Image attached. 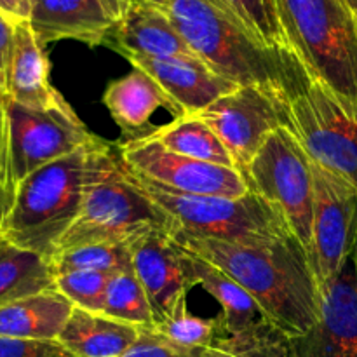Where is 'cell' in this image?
Masks as SVG:
<instances>
[{
	"mask_svg": "<svg viewBox=\"0 0 357 357\" xmlns=\"http://www.w3.org/2000/svg\"><path fill=\"white\" fill-rule=\"evenodd\" d=\"M171 237L243 286L257 303L261 319L289 340L305 335L316 324L323 295L309 251L293 234L251 243Z\"/></svg>",
	"mask_w": 357,
	"mask_h": 357,
	"instance_id": "1",
	"label": "cell"
},
{
	"mask_svg": "<svg viewBox=\"0 0 357 357\" xmlns=\"http://www.w3.org/2000/svg\"><path fill=\"white\" fill-rule=\"evenodd\" d=\"M164 9L194 54L237 86H257L282 100L295 52L255 37L216 0H166Z\"/></svg>",
	"mask_w": 357,
	"mask_h": 357,
	"instance_id": "2",
	"label": "cell"
},
{
	"mask_svg": "<svg viewBox=\"0 0 357 357\" xmlns=\"http://www.w3.org/2000/svg\"><path fill=\"white\" fill-rule=\"evenodd\" d=\"M155 230L171 234V220L122 162L117 143L100 138L87 171L79 216L58 251L100 243L131 246Z\"/></svg>",
	"mask_w": 357,
	"mask_h": 357,
	"instance_id": "3",
	"label": "cell"
},
{
	"mask_svg": "<svg viewBox=\"0 0 357 357\" xmlns=\"http://www.w3.org/2000/svg\"><path fill=\"white\" fill-rule=\"evenodd\" d=\"M288 47L357 121V14L349 0H275Z\"/></svg>",
	"mask_w": 357,
	"mask_h": 357,
	"instance_id": "4",
	"label": "cell"
},
{
	"mask_svg": "<svg viewBox=\"0 0 357 357\" xmlns=\"http://www.w3.org/2000/svg\"><path fill=\"white\" fill-rule=\"evenodd\" d=\"M94 136L75 152L49 162L16 187L0 236L14 246L51 260L77 220L93 152Z\"/></svg>",
	"mask_w": 357,
	"mask_h": 357,
	"instance_id": "5",
	"label": "cell"
},
{
	"mask_svg": "<svg viewBox=\"0 0 357 357\" xmlns=\"http://www.w3.org/2000/svg\"><path fill=\"white\" fill-rule=\"evenodd\" d=\"M94 138L65 98L31 108L0 94V185L10 195L17 185L49 162L75 152Z\"/></svg>",
	"mask_w": 357,
	"mask_h": 357,
	"instance_id": "6",
	"label": "cell"
},
{
	"mask_svg": "<svg viewBox=\"0 0 357 357\" xmlns=\"http://www.w3.org/2000/svg\"><path fill=\"white\" fill-rule=\"evenodd\" d=\"M132 176L171 220V236L251 243L261 237L293 234L281 213L253 192L244 197L188 195L143 176Z\"/></svg>",
	"mask_w": 357,
	"mask_h": 357,
	"instance_id": "7",
	"label": "cell"
},
{
	"mask_svg": "<svg viewBox=\"0 0 357 357\" xmlns=\"http://www.w3.org/2000/svg\"><path fill=\"white\" fill-rule=\"evenodd\" d=\"M286 124L323 167L338 174L357 190V121L307 73L295 58L282 93Z\"/></svg>",
	"mask_w": 357,
	"mask_h": 357,
	"instance_id": "8",
	"label": "cell"
},
{
	"mask_svg": "<svg viewBox=\"0 0 357 357\" xmlns=\"http://www.w3.org/2000/svg\"><path fill=\"white\" fill-rule=\"evenodd\" d=\"M250 192L271 202L309 251L312 239V159L295 132L282 126L244 169Z\"/></svg>",
	"mask_w": 357,
	"mask_h": 357,
	"instance_id": "9",
	"label": "cell"
},
{
	"mask_svg": "<svg viewBox=\"0 0 357 357\" xmlns=\"http://www.w3.org/2000/svg\"><path fill=\"white\" fill-rule=\"evenodd\" d=\"M314 209L309 257L319 289L335 281L354 253L357 190L338 174L312 160Z\"/></svg>",
	"mask_w": 357,
	"mask_h": 357,
	"instance_id": "10",
	"label": "cell"
},
{
	"mask_svg": "<svg viewBox=\"0 0 357 357\" xmlns=\"http://www.w3.org/2000/svg\"><path fill=\"white\" fill-rule=\"evenodd\" d=\"M117 146L122 162L132 174L173 192L213 197H244L250 194L241 171L174 153L149 136L117 143Z\"/></svg>",
	"mask_w": 357,
	"mask_h": 357,
	"instance_id": "11",
	"label": "cell"
},
{
	"mask_svg": "<svg viewBox=\"0 0 357 357\" xmlns=\"http://www.w3.org/2000/svg\"><path fill=\"white\" fill-rule=\"evenodd\" d=\"M190 115L201 119L215 131L236 159L241 173H244L272 132L288 126L282 100L257 86H239Z\"/></svg>",
	"mask_w": 357,
	"mask_h": 357,
	"instance_id": "12",
	"label": "cell"
},
{
	"mask_svg": "<svg viewBox=\"0 0 357 357\" xmlns=\"http://www.w3.org/2000/svg\"><path fill=\"white\" fill-rule=\"evenodd\" d=\"M131 264L142 282L153 316V326L166 321L197 284L192 255L171 237L155 230L129 246Z\"/></svg>",
	"mask_w": 357,
	"mask_h": 357,
	"instance_id": "13",
	"label": "cell"
},
{
	"mask_svg": "<svg viewBox=\"0 0 357 357\" xmlns=\"http://www.w3.org/2000/svg\"><path fill=\"white\" fill-rule=\"evenodd\" d=\"M316 324L291 338L293 357H357V278L352 257L321 291Z\"/></svg>",
	"mask_w": 357,
	"mask_h": 357,
	"instance_id": "14",
	"label": "cell"
},
{
	"mask_svg": "<svg viewBox=\"0 0 357 357\" xmlns=\"http://www.w3.org/2000/svg\"><path fill=\"white\" fill-rule=\"evenodd\" d=\"M28 23L42 45L77 40L96 47L107 45L117 20L103 0H30Z\"/></svg>",
	"mask_w": 357,
	"mask_h": 357,
	"instance_id": "15",
	"label": "cell"
},
{
	"mask_svg": "<svg viewBox=\"0 0 357 357\" xmlns=\"http://www.w3.org/2000/svg\"><path fill=\"white\" fill-rule=\"evenodd\" d=\"M107 45L124 58H197L167 10L149 0H129Z\"/></svg>",
	"mask_w": 357,
	"mask_h": 357,
	"instance_id": "16",
	"label": "cell"
},
{
	"mask_svg": "<svg viewBox=\"0 0 357 357\" xmlns=\"http://www.w3.org/2000/svg\"><path fill=\"white\" fill-rule=\"evenodd\" d=\"M126 59L135 68L149 73L166 91L181 115L195 114L239 87L213 72L199 58L129 56Z\"/></svg>",
	"mask_w": 357,
	"mask_h": 357,
	"instance_id": "17",
	"label": "cell"
},
{
	"mask_svg": "<svg viewBox=\"0 0 357 357\" xmlns=\"http://www.w3.org/2000/svg\"><path fill=\"white\" fill-rule=\"evenodd\" d=\"M3 93L31 108H47L61 98L49 82V59L28 21L14 24L3 73Z\"/></svg>",
	"mask_w": 357,
	"mask_h": 357,
	"instance_id": "18",
	"label": "cell"
},
{
	"mask_svg": "<svg viewBox=\"0 0 357 357\" xmlns=\"http://www.w3.org/2000/svg\"><path fill=\"white\" fill-rule=\"evenodd\" d=\"M103 103L121 128L122 136L128 138L126 142L143 138L152 131L153 128H150L149 122L157 108H166L174 119L181 115L166 91L149 73L135 66L128 75L108 84Z\"/></svg>",
	"mask_w": 357,
	"mask_h": 357,
	"instance_id": "19",
	"label": "cell"
},
{
	"mask_svg": "<svg viewBox=\"0 0 357 357\" xmlns=\"http://www.w3.org/2000/svg\"><path fill=\"white\" fill-rule=\"evenodd\" d=\"M73 303L58 289L37 293L0 307V337L58 340Z\"/></svg>",
	"mask_w": 357,
	"mask_h": 357,
	"instance_id": "20",
	"label": "cell"
},
{
	"mask_svg": "<svg viewBox=\"0 0 357 357\" xmlns=\"http://www.w3.org/2000/svg\"><path fill=\"white\" fill-rule=\"evenodd\" d=\"M139 330L105 314L73 307L58 340L73 357H121L138 340Z\"/></svg>",
	"mask_w": 357,
	"mask_h": 357,
	"instance_id": "21",
	"label": "cell"
},
{
	"mask_svg": "<svg viewBox=\"0 0 357 357\" xmlns=\"http://www.w3.org/2000/svg\"><path fill=\"white\" fill-rule=\"evenodd\" d=\"M49 289H56L51 260L0 236V307Z\"/></svg>",
	"mask_w": 357,
	"mask_h": 357,
	"instance_id": "22",
	"label": "cell"
},
{
	"mask_svg": "<svg viewBox=\"0 0 357 357\" xmlns=\"http://www.w3.org/2000/svg\"><path fill=\"white\" fill-rule=\"evenodd\" d=\"M190 255L194 260L197 284L202 286L206 293H209L222 305V316H220L222 333H241L261 319L257 303L243 286L237 284L227 272L213 265L211 261L194 253Z\"/></svg>",
	"mask_w": 357,
	"mask_h": 357,
	"instance_id": "23",
	"label": "cell"
},
{
	"mask_svg": "<svg viewBox=\"0 0 357 357\" xmlns=\"http://www.w3.org/2000/svg\"><path fill=\"white\" fill-rule=\"evenodd\" d=\"M146 136L174 153L239 171L236 159L222 139L195 115H180L169 124L153 128Z\"/></svg>",
	"mask_w": 357,
	"mask_h": 357,
	"instance_id": "24",
	"label": "cell"
},
{
	"mask_svg": "<svg viewBox=\"0 0 357 357\" xmlns=\"http://www.w3.org/2000/svg\"><path fill=\"white\" fill-rule=\"evenodd\" d=\"M206 357H293V351L286 335L260 319L241 333L220 335Z\"/></svg>",
	"mask_w": 357,
	"mask_h": 357,
	"instance_id": "25",
	"label": "cell"
},
{
	"mask_svg": "<svg viewBox=\"0 0 357 357\" xmlns=\"http://www.w3.org/2000/svg\"><path fill=\"white\" fill-rule=\"evenodd\" d=\"M54 275L63 272L89 271L114 275L119 272L132 271L131 250L128 244H87V246L72 248L58 251L51 258Z\"/></svg>",
	"mask_w": 357,
	"mask_h": 357,
	"instance_id": "26",
	"label": "cell"
},
{
	"mask_svg": "<svg viewBox=\"0 0 357 357\" xmlns=\"http://www.w3.org/2000/svg\"><path fill=\"white\" fill-rule=\"evenodd\" d=\"M101 314L138 328H153L152 309L135 271L110 275Z\"/></svg>",
	"mask_w": 357,
	"mask_h": 357,
	"instance_id": "27",
	"label": "cell"
},
{
	"mask_svg": "<svg viewBox=\"0 0 357 357\" xmlns=\"http://www.w3.org/2000/svg\"><path fill=\"white\" fill-rule=\"evenodd\" d=\"M232 13L255 37L274 49H289L275 0H216Z\"/></svg>",
	"mask_w": 357,
	"mask_h": 357,
	"instance_id": "28",
	"label": "cell"
},
{
	"mask_svg": "<svg viewBox=\"0 0 357 357\" xmlns=\"http://www.w3.org/2000/svg\"><path fill=\"white\" fill-rule=\"evenodd\" d=\"M153 330L183 347L209 349L222 335V324H220V317L206 319V317L192 314L188 310L187 300H183L178 303L173 314L166 321L153 326Z\"/></svg>",
	"mask_w": 357,
	"mask_h": 357,
	"instance_id": "29",
	"label": "cell"
},
{
	"mask_svg": "<svg viewBox=\"0 0 357 357\" xmlns=\"http://www.w3.org/2000/svg\"><path fill=\"white\" fill-rule=\"evenodd\" d=\"M56 289L65 295L73 307L89 310V312H103L105 291L110 275L101 272L73 271L54 275Z\"/></svg>",
	"mask_w": 357,
	"mask_h": 357,
	"instance_id": "30",
	"label": "cell"
},
{
	"mask_svg": "<svg viewBox=\"0 0 357 357\" xmlns=\"http://www.w3.org/2000/svg\"><path fill=\"white\" fill-rule=\"evenodd\" d=\"M121 357H206V349L183 347L153 328H142L138 340Z\"/></svg>",
	"mask_w": 357,
	"mask_h": 357,
	"instance_id": "31",
	"label": "cell"
},
{
	"mask_svg": "<svg viewBox=\"0 0 357 357\" xmlns=\"http://www.w3.org/2000/svg\"><path fill=\"white\" fill-rule=\"evenodd\" d=\"M0 357H73L59 340L0 337Z\"/></svg>",
	"mask_w": 357,
	"mask_h": 357,
	"instance_id": "32",
	"label": "cell"
},
{
	"mask_svg": "<svg viewBox=\"0 0 357 357\" xmlns=\"http://www.w3.org/2000/svg\"><path fill=\"white\" fill-rule=\"evenodd\" d=\"M14 24L16 23H13V21L7 20L3 14H0V87H2V91H3V73H6L7 56H9L10 42H13Z\"/></svg>",
	"mask_w": 357,
	"mask_h": 357,
	"instance_id": "33",
	"label": "cell"
},
{
	"mask_svg": "<svg viewBox=\"0 0 357 357\" xmlns=\"http://www.w3.org/2000/svg\"><path fill=\"white\" fill-rule=\"evenodd\" d=\"M0 14H3L13 23L28 21L30 0H0Z\"/></svg>",
	"mask_w": 357,
	"mask_h": 357,
	"instance_id": "34",
	"label": "cell"
},
{
	"mask_svg": "<svg viewBox=\"0 0 357 357\" xmlns=\"http://www.w3.org/2000/svg\"><path fill=\"white\" fill-rule=\"evenodd\" d=\"M9 208H10V195L7 194L6 188L0 185V230H2L3 220H6Z\"/></svg>",
	"mask_w": 357,
	"mask_h": 357,
	"instance_id": "35",
	"label": "cell"
},
{
	"mask_svg": "<svg viewBox=\"0 0 357 357\" xmlns=\"http://www.w3.org/2000/svg\"><path fill=\"white\" fill-rule=\"evenodd\" d=\"M105 3H107V7L110 9V13L114 14L115 20H121L122 13H124V3H122V0H103Z\"/></svg>",
	"mask_w": 357,
	"mask_h": 357,
	"instance_id": "36",
	"label": "cell"
},
{
	"mask_svg": "<svg viewBox=\"0 0 357 357\" xmlns=\"http://www.w3.org/2000/svg\"><path fill=\"white\" fill-rule=\"evenodd\" d=\"M352 260H354V267H356V278H357V239H356L354 253H352Z\"/></svg>",
	"mask_w": 357,
	"mask_h": 357,
	"instance_id": "37",
	"label": "cell"
},
{
	"mask_svg": "<svg viewBox=\"0 0 357 357\" xmlns=\"http://www.w3.org/2000/svg\"><path fill=\"white\" fill-rule=\"evenodd\" d=\"M149 2L155 3V6H159V7H164V6H166V0H149Z\"/></svg>",
	"mask_w": 357,
	"mask_h": 357,
	"instance_id": "38",
	"label": "cell"
},
{
	"mask_svg": "<svg viewBox=\"0 0 357 357\" xmlns=\"http://www.w3.org/2000/svg\"><path fill=\"white\" fill-rule=\"evenodd\" d=\"M349 2H351L352 9H354V10H356V14H357V0H349Z\"/></svg>",
	"mask_w": 357,
	"mask_h": 357,
	"instance_id": "39",
	"label": "cell"
},
{
	"mask_svg": "<svg viewBox=\"0 0 357 357\" xmlns=\"http://www.w3.org/2000/svg\"><path fill=\"white\" fill-rule=\"evenodd\" d=\"M122 3H124V9H126V6H128V3H129V0H122Z\"/></svg>",
	"mask_w": 357,
	"mask_h": 357,
	"instance_id": "40",
	"label": "cell"
},
{
	"mask_svg": "<svg viewBox=\"0 0 357 357\" xmlns=\"http://www.w3.org/2000/svg\"><path fill=\"white\" fill-rule=\"evenodd\" d=\"M0 94H2V87H0Z\"/></svg>",
	"mask_w": 357,
	"mask_h": 357,
	"instance_id": "41",
	"label": "cell"
}]
</instances>
